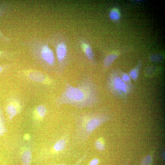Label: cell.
<instances>
[{
    "instance_id": "e0dca14e",
    "label": "cell",
    "mask_w": 165,
    "mask_h": 165,
    "mask_svg": "<svg viewBox=\"0 0 165 165\" xmlns=\"http://www.w3.org/2000/svg\"><path fill=\"white\" fill-rule=\"evenodd\" d=\"M150 59L153 62H159L163 60V57L160 54H153L150 56Z\"/></svg>"
},
{
    "instance_id": "7a4b0ae2",
    "label": "cell",
    "mask_w": 165,
    "mask_h": 165,
    "mask_svg": "<svg viewBox=\"0 0 165 165\" xmlns=\"http://www.w3.org/2000/svg\"><path fill=\"white\" fill-rule=\"evenodd\" d=\"M72 116L75 124L71 136L72 145L85 144L94 131L108 119L104 115L90 111L73 113Z\"/></svg>"
},
{
    "instance_id": "52a82bcc",
    "label": "cell",
    "mask_w": 165,
    "mask_h": 165,
    "mask_svg": "<svg viewBox=\"0 0 165 165\" xmlns=\"http://www.w3.org/2000/svg\"><path fill=\"white\" fill-rule=\"evenodd\" d=\"M10 8L9 4L6 2H0V19L1 16L8 12ZM0 40L3 42L9 44L11 42L10 38L6 36L2 32L0 28Z\"/></svg>"
},
{
    "instance_id": "277c9868",
    "label": "cell",
    "mask_w": 165,
    "mask_h": 165,
    "mask_svg": "<svg viewBox=\"0 0 165 165\" xmlns=\"http://www.w3.org/2000/svg\"><path fill=\"white\" fill-rule=\"evenodd\" d=\"M48 43L55 48L56 57L57 60V73L61 74L63 71L67 55V48L65 43L60 41L57 34H54L47 40Z\"/></svg>"
},
{
    "instance_id": "6da1fadb",
    "label": "cell",
    "mask_w": 165,
    "mask_h": 165,
    "mask_svg": "<svg viewBox=\"0 0 165 165\" xmlns=\"http://www.w3.org/2000/svg\"><path fill=\"white\" fill-rule=\"evenodd\" d=\"M98 101L96 86L90 77L86 76L75 86L66 82L55 102L57 106L67 105L82 109L93 107Z\"/></svg>"
},
{
    "instance_id": "ffe728a7",
    "label": "cell",
    "mask_w": 165,
    "mask_h": 165,
    "mask_svg": "<svg viewBox=\"0 0 165 165\" xmlns=\"http://www.w3.org/2000/svg\"><path fill=\"white\" fill-rule=\"evenodd\" d=\"M152 162V158L150 156H146L142 160V165H149Z\"/></svg>"
},
{
    "instance_id": "d6986e66",
    "label": "cell",
    "mask_w": 165,
    "mask_h": 165,
    "mask_svg": "<svg viewBox=\"0 0 165 165\" xmlns=\"http://www.w3.org/2000/svg\"><path fill=\"white\" fill-rule=\"evenodd\" d=\"M13 65L12 63H8L0 65V73L5 72L10 68Z\"/></svg>"
},
{
    "instance_id": "ac0fdd59",
    "label": "cell",
    "mask_w": 165,
    "mask_h": 165,
    "mask_svg": "<svg viewBox=\"0 0 165 165\" xmlns=\"http://www.w3.org/2000/svg\"><path fill=\"white\" fill-rule=\"evenodd\" d=\"M95 146L96 148L100 151L103 150L105 147L104 143L100 140H97L95 141Z\"/></svg>"
},
{
    "instance_id": "8fae6325",
    "label": "cell",
    "mask_w": 165,
    "mask_h": 165,
    "mask_svg": "<svg viewBox=\"0 0 165 165\" xmlns=\"http://www.w3.org/2000/svg\"><path fill=\"white\" fill-rule=\"evenodd\" d=\"M7 131L5 117L2 108L0 106V137L3 135Z\"/></svg>"
},
{
    "instance_id": "603a6c76",
    "label": "cell",
    "mask_w": 165,
    "mask_h": 165,
    "mask_svg": "<svg viewBox=\"0 0 165 165\" xmlns=\"http://www.w3.org/2000/svg\"><path fill=\"white\" fill-rule=\"evenodd\" d=\"M99 162V160L98 159L94 158L90 161L89 165H97Z\"/></svg>"
},
{
    "instance_id": "4fadbf2b",
    "label": "cell",
    "mask_w": 165,
    "mask_h": 165,
    "mask_svg": "<svg viewBox=\"0 0 165 165\" xmlns=\"http://www.w3.org/2000/svg\"><path fill=\"white\" fill-rule=\"evenodd\" d=\"M82 46L86 57L89 60L93 61L94 59V55L91 47L86 43H84Z\"/></svg>"
},
{
    "instance_id": "ba28073f",
    "label": "cell",
    "mask_w": 165,
    "mask_h": 165,
    "mask_svg": "<svg viewBox=\"0 0 165 165\" xmlns=\"http://www.w3.org/2000/svg\"><path fill=\"white\" fill-rule=\"evenodd\" d=\"M108 85L111 89L114 88L116 90L123 92L127 91V86L122 79L119 77L112 78L110 77L108 80Z\"/></svg>"
},
{
    "instance_id": "5b68a950",
    "label": "cell",
    "mask_w": 165,
    "mask_h": 165,
    "mask_svg": "<svg viewBox=\"0 0 165 165\" xmlns=\"http://www.w3.org/2000/svg\"><path fill=\"white\" fill-rule=\"evenodd\" d=\"M21 77L26 82L36 86H44L50 84V79L45 73L39 71L26 69L19 72Z\"/></svg>"
},
{
    "instance_id": "30bf717a",
    "label": "cell",
    "mask_w": 165,
    "mask_h": 165,
    "mask_svg": "<svg viewBox=\"0 0 165 165\" xmlns=\"http://www.w3.org/2000/svg\"><path fill=\"white\" fill-rule=\"evenodd\" d=\"M32 159L31 152L29 150L23 152L21 156V161L23 165H31Z\"/></svg>"
},
{
    "instance_id": "d4e9b609",
    "label": "cell",
    "mask_w": 165,
    "mask_h": 165,
    "mask_svg": "<svg viewBox=\"0 0 165 165\" xmlns=\"http://www.w3.org/2000/svg\"><path fill=\"white\" fill-rule=\"evenodd\" d=\"M29 138V136L28 134H26L24 136V138L26 139H28Z\"/></svg>"
},
{
    "instance_id": "2e32d148",
    "label": "cell",
    "mask_w": 165,
    "mask_h": 165,
    "mask_svg": "<svg viewBox=\"0 0 165 165\" xmlns=\"http://www.w3.org/2000/svg\"><path fill=\"white\" fill-rule=\"evenodd\" d=\"M110 18L113 20H118L120 18V14L119 11L116 9H112L109 13Z\"/></svg>"
},
{
    "instance_id": "cb8c5ba5",
    "label": "cell",
    "mask_w": 165,
    "mask_h": 165,
    "mask_svg": "<svg viewBox=\"0 0 165 165\" xmlns=\"http://www.w3.org/2000/svg\"><path fill=\"white\" fill-rule=\"evenodd\" d=\"M122 80L124 82H129L130 80V77L127 75H124L122 76Z\"/></svg>"
},
{
    "instance_id": "44dd1931",
    "label": "cell",
    "mask_w": 165,
    "mask_h": 165,
    "mask_svg": "<svg viewBox=\"0 0 165 165\" xmlns=\"http://www.w3.org/2000/svg\"><path fill=\"white\" fill-rule=\"evenodd\" d=\"M130 75L131 78L134 80H136L138 77V73L137 69L134 68L130 72Z\"/></svg>"
},
{
    "instance_id": "8992f818",
    "label": "cell",
    "mask_w": 165,
    "mask_h": 165,
    "mask_svg": "<svg viewBox=\"0 0 165 165\" xmlns=\"http://www.w3.org/2000/svg\"><path fill=\"white\" fill-rule=\"evenodd\" d=\"M24 107L23 101L20 98L16 96L9 97L7 101L6 107L9 119L12 120L22 112Z\"/></svg>"
},
{
    "instance_id": "3957f363",
    "label": "cell",
    "mask_w": 165,
    "mask_h": 165,
    "mask_svg": "<svg viewBox=\"0 0 165 165\" xmlns=\"http://www.w3.org/2000/svg\"><path fill=\"white\" fill-rule=\"evenodd\" d=\"M20 43L28 48L35 65L41 66L48 72L57 73L55 56L47 40L35 36L21 42Z\"/></svg>"
},
{
    "instance_id": "5bb4252c",
    "label": "cell",
    "mask_w": 165,
    "mask_h": 165,
    "mask_svg": "<svg viewBox=\"0 0 165 165\" xmlns=\"http://www.w3.org/2000/svg\"><path fill=\"white\" fill-rule=\"evenodd\" d=\"M117 57L115 54H111L107 56L105 59L104 61V64L106 67L110 66Z\"/></svg>"
},
{
    "instance_id": "7c38bea8",
    "label": "cell",
    "mask_w": 165,
    "mask_h": 165,
    "mask_svg": "<svg viewBox=\"0 0 165 165\" xmlns=\"http://www.w3.org/2000/svg\"><path fill=\"white\" fill-rule=\"evenodd\" d=\"M16 56V52L0 50V59L11 60Z\"/></svg>"
},
{
    "instance_id": "9c48e42d",
    "label": "cell",
    "mask_w": 165,
    "mask_h": 165,
    "mask_svg": "<svg viewBox=\"0 0 165 165\" xmlns=\"http://www.w3.org/2000/svg\"><path fill=\"white\" fill-rule=\"evenodd\" d=\"M47 113V109L45 106L39 105L34 109L33 117L35 120L40 121L45 116Z\"/></svg>"
},
{
    "instance_id": "7402d4cb",
    "label": "cell",
    "mask_w": 165,
    "mask_h": 165,
    "mask_svg": "<svg viewBox=\"0 0 165 165\" xmlns=\"http://www.w3.org/2000/svg\"><path fill=\"white\" fill-rule=\"evenodd\" d=\"M155 68L153 66H149L146 68V73L147 74H152L155 70Z\"/></svg>"
},
{
    "instance_id": "9a60e30c",
    "label": "cell",
    "mask_w": 165,
    "mask_h": 165,
    "mask_svg": "<svg viewBox=\"0 0 165 165\" xmlns=\"http://www.w3.org/2000/svg\"><path fill=\"white\" fill-rule=\"evenodd\" d=\"M88 156V154L87 152H85L83 155L80 156L77 160V161L74 164L68 165L64 163L58 164H50L47 165H82L83 163L86 160Z\"/></svg>"
}]
</instances>
